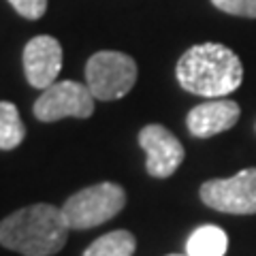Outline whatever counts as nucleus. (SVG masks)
I'll use <instances>...</instances> for the list:
<instances>
[{
  "instance_id": "obj_15",
  "label": "nucleus",
  "mask_w": 256,
  "mask_h": 256,
  "mask_svg": "<svg viewBox=\"0 0 256 256\" xmlns=\"http://www.w3.org/2000/svg\"><path fill=\"white\" fill-rule=\"evenodd\" d=\"M169 256H182V254H169ZM186 256H188V254H186Z\"/></svg>"
},
{
  "instance_id": "obj_1",
  "label": "nucleus",
  "mask_w": 256,
  "mask_h": 256,
  "mask_svg": "<svg viewBox=\"0 0 256 256\" xmlns=\"http://www.w3.org/2000/svg\"><path fill=\"white\" fill-rule=\"evenodd\" d=\"M186 92L205 98H224L242 86L244 66L239 56L220 43H201L182 54L175 68Z\"/></svg>"
},
{
  "instance_id": "obj_3",
  "label": "nucleus",
  "mask_w": 256,
  "mask_h": 256,
  "mask_svg": "<svg viewBox=\"0 0 256 256\" xmlns=\"http://www.w3.org/2000/svg\"><path fill=\"white\" fill-rule=\"evenodd\" d=\"M126 205V192L114 182H100L75 192L62 205L68 228H92L116 218Z\"/></svg>"
},
{
  "instance_id": "obj_14",
  "label": "nucleus",
  "mask_w": 256,
  "mask_h": 256,
  "mask_svg": "<svg viewBox=\"0 0 256 256\" xmlns=\"http://www.w3.org/2000/svg\"><path fill=\"white\" fill-rule=\"evenodd\" d=\"M9 2L22 18H28V20L43 18L47 11V0H9Z\"/></svg>"
},
{
  "instance_id": "obj_13",
  "label": "nucleus",
  "mask_w": 256,
  "mask_h": 256,
  "mask_svg": "<svg viewBox=\"0 0 256 256\" xmlns=\"http://www.w3.org/2000/svg\"><path fill=\"white\" fill-rule=\"evenodd\" d=\"M216 9H220L228 15L256 20V0H212Z\"/></svg>"
},
{
  "instance_id": "obj_8",
  "label": "nucleus",
  "mask_w": 256,
  "mask_h": 256,
  "mask_svg": "<svg viewBox=\"0 0 256 256\" xmlns=\"http://www.w3.org/2000/svg\"><path fill=\"white\" fill-rule=\"evenodd\" d=\"M62 68V45L50 34H38L30 38L24 47V70L32 88L45 90L60 75Z\"/></svg>"
},
{
  "instance_id": "obj_2",
  "label": "nucleus",
  "mask_w": 256,
  "mask_h": 256,
  "mask_svg": "<svg viewBox=\"0 0 256 256\" xmlns=\"http://www.w3.org/2000/svg\"><path fill=\"white\" fill-rule=\"evenodd\" d=\"M62 210L50 203L22 207L0 222V244L24 256H52L68 239Z\"/></svg>"
},
{
  "instance_id": "obj_7",
  "label": "nucleus",
  "mask_w": 256,
  "mask_h": 256,
  "mask_svg": "<svg viewBox=\"0 0 256 256\" xmlns=\"http://www.w3.org/2000/svg\"><path fill=\"white\" fill-rule=\"evenodd\" d=\"M139 146L146 152V166L152 178H171L184 162V146L180 139L160 124H148L139 132Z\"/></svg>"
},
{
  "instance_id": "obj_10",
  "label": "nucleus",
  "mask_w": 256,
  "mask_h": 256,
  "mask_svg": "<svg viewBox=\"0 0 256 256\" xmlns=\"http://www.w3.org/2000/svg\"><path fill=\"white\" fill-rule=\"evenodd\" d=\"M228 248V237L220 226L205 224L190 235L186 244L188 256H224Z\"/></svg>"
},
{
  "instance_id": "obj_5",
  "label": "nucleus",
  "mask_w": 256,
  "mask_h": 256,
  "mask_svg": "<svg viewBox=\"0 0 256 256\" xmlns=\"http://www.w3.org/2000/svg\"><path fill=\"white\" fill-rule=\"evenodd\" d=\"M201 201L222 214H256V166L239 171L228 180H210L201 186Z\"/></svg>"
},
{
  "instance_id": "obj_9",
  "label": "nucleus",
  "mask_w": 256,
  "mask_h": 256,
  "mask_svg": "<svg viewBox=\"0 0 256 256\" xmlns=\"http://www.w3.org/2000/svg\"><path fill=\"white\" fill-rule=\"evenodd\" d=\"M242 109L235 100L228 98H210L207 102H201L194 109H190L186 118V126L192 137L207 139L214 134H220L237 124Z\"/></svg>"
},
{
  "instance_id": "obj_6",
  "label": "nucleus",
  "mask_w": 256,
  "mask_h": 256,
  "mask_svg": "<svg viewBox=\"0 0 256 256\" xmlns=\"http://www.w3.org/2000/svg\"><path fill=\"white\" fill-rule=\"evenodd\" d=\"M94 94L88 84L56 82L45 88L34 102V116L41 122H56L62 118H90L94 111Z\"/></svg>"
},
{
  "instance_id": "obj_4",
  "label": "nucleus",
  "mask_w": 256,
  "mask_h": 256,
  "mask_svg": "<svg viewBox=\"0 0 256 256\" xmlns=\"http://www.w3.org/2000/svg\"><path fill=\"white\" fill-rule=\"evenodd\" d=\"M137 82V62L122 52H96L86 64V84L96 100H118Z\"/></svg>"
},
{
  "instance_id": "obj_11",
  "label": "nucleus",
  "mask_w": 256,
  "mask_h": 256,
  "mask_svg": "<svg viewBox=\"0 0 256 256\" xmlns=\"http://www.w3.org/2000/svg\"><path fill=\"white\" fill-rule=\"evenodd\" d=\"M137 239L128 230H111L88 246L84 256H132Z\"/></svg>"
},
{
  "instance_id": "obj_12",
  "label": "nucleus",
  "mask_w": 256,
  "mask_h": 256,
  "mask_svg": "<svg viewBox=\"0 0 256 256\" xmlns=\"http://www.w3.org/2000/svg\"><path fill=\"white\" fill-rule=\"evenodd\" d=\"M26 137L18 107L9 100H0V150H15Z\"/></svg>"
}]
</instances>
